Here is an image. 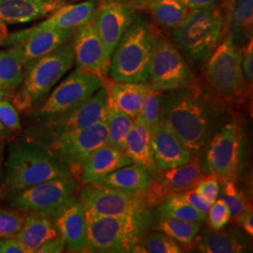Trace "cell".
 Returning a JSON list of instances; mask_svg holds the SVG:
<instances>
[{"instance_id": "6da1fadb", "label": "cell", "mask_w": 253, "mask_h": 253, "mask_svg": "<svg viewBox=\"0 0 253 253\" xmlns=\"http://www.w3.org/2000/svg\"><path fill=\"white\" fill-rule=\"evenodd\" d=\"M166 92L161 98V121L192 156L204 153L216 132V109L198 86Z\"/></svg>"}, {"instance_id": "7a4b0ae2", "label": "cell", "mask_w": 253, "mask_h": 253, "mask_svg": "<svg viewBox=\"0 0 253 253\" xmlns=\"http://www.w3.org/2000/svg\"><path fill=\"white\" fill-rule=\"evenodd\" d=\"M73 178L67 167L45 147L23 139L9 142L3 197L45 181Z\"/></svg>"}, {"instance_id": "3957f363", "label": "cell", "mask_w": 253, "mask_h": 253, "mask_svg": "<svg viewBox=\"0 0 253 253\" xmlns=\"http://www.w3.org/2000/svg\"><path fill=\"white\" fill-rule=\"evenodd\" d=\"M156 33L148 19L136 13L111 56L108 73L113 81L149 80Z\"/></svg>"}, {"instance_id": "277c9868", "label": "cell", "mask_w": 253, "mask_h": 253, "mask_svg": "<svg viewBox=\"0 0 253 253\" xmlns=\"http://www.w3.org/2000/svg\"><path fill=\"white\" fill-rule=\"evenodd\" d=\"M73 64L74 54L70 40L53 52L24 66L23 81L10 94L9 101L19 112H32Z\"/></svg>"}, {"instance_id": "5b68a950", "label": "cell", "mask_w": 253, "mask_h": 253, "mask_svg": "<svg viewBox=\"0 0 253 253\" xmlns=\"http://www.w3.org/2000/svg\"><path fill=\"white\" fill-rule=\"evenodd\" d=\"M223 35L222 9H190L180 26L172 28L171 42L190 65L199 67L207 62Z\"/></svg>"}, {"instance_id": "8992f818", "label": "cell", "mask_w": 253, "mask_h": 253, "mask_svg": "<svg viewBox=\"0 0 253 253\" xmlns=\"http://www.w3.org/2000/svg\"><path fill=\"white\" fill-rule=\"evenodd\" d=\"M87 235L83 253H132L149 228L152 214L139 217H107L86 214Z\"/></svg>"}, {"instance_id": "52a82bcc", "label": "cell", "mask_w": 253, "mask_h": 253, "mask_svg": "<svg viewBox=\"0 0 253 253\" xmlns=\"http://www.w3.org/2000/svg\"><path fill=\"white\" fill-rule=\"evenodd\" d=\"M244 156L243 132L237 120L232 118L212 136L201 166L218 181H235L242 170Z\"/></svg>"}, {"instance_id": "ba28073f", "label": "cell", "mask_w": 253, "mask_h": 253, "mask_svg": "<svg viewBox=\"0 0 253 253\" xmlns=\"http://www.w3.org/2000/svg\"><path fill=\"white\" fill-rule=\"evenodd\" d=\"M107 126L105 121H102L86 128L54 136L37 144L45 147L63 163L76 180L79 179L83 166L91 154L107 144Z\"/></svg>"}, {"instance_id": "9c48e42d", "label": "cell", "mask_w": 253, "mask_h": 253, "mask_svg": "<svg viewBox=\"0 0 253 253\" xmlns=\"http://www.w3.org/2000/svg\"><path fill=\"white\" fill-rule=\"evenodd\" d=\"M108 93L105 86L97 91L89 99L78 106L62 114L42 119V125L36 129L29 130L26 139L36 143L43 142L49 138L86 128L105 121Z\"/></svg>"}, {"instance_id": "30bf717a", "label": "cell", "mask_w": 253, "mask_h": 253, "mask_svg": "<svg viewBox=\"0 0 253 253\" xmlns=\"http://www.w3.org/2000/svg\"><path fill=\"white\" fill-rule=\"evenodd\" d=\"M149 79L151 87L163 92L197 86L189 62L171 41L158 32L155 36Z\"/></svg>"}, {"instance_id": "8fae6325", "label": "cell", "mask_w": 253, "mask_h": 253, "mask_svg": "<svg viewBox=\"0 0 253 253\" xmlns=\"http://www.w3.org/2000/svg\"><path fill=\"white\" fill-rule=\"evenodd\" d=\"M77 189L74 178H56L28 187L6 198L11 208L22 212H40L54 217L77 199Z\"/></svg>"}, {"instance_id": "7c38bea8", "label": "cell", "mask_w": 253, "mask_h": 253, "mask_svg": "<svg viewBox=\"0 0 253 253\" xmlns=\"http://www.w3.org/2000/svg\"><path fill=\"white\" fill-rule=\"evenodd\" d=\"M86 214L107 217H139L150 214L145 195L97 184H86L79 192Z\"/></svg>"}, {"instance_id": "4fadbf2b", "label": "cell", "mask_w": 253, "mask_h": 253, "mask_svg": "<svg viewBox=\"0 0 253 253\" xmlns=\"http://www.w3.org/2000/svg\"><path fill=\"white\" fill-rule=\"evenodd\" d=\"M209 84L218 93L236 96L243 92L247 82L242 69V47L227 34L206 62Z\"/></svg>"}, {"instance_id": "5bb4252c", "label": "cell", "mask_w": 253, "mask_h": 253, "mask_svg": "<svg viewBox=\"0 0 253 253\" xmlns=\"http://www.w3.org/2000/svg\"><path fill=\"white\" fill-rule=\"evenodd\" d=\"M105 80L94 73L76 69L61 82L44 102L32 111L36 118L59 115L78 106L104 86Z\"/></svg>"}, {"instance_id": "9a60e30c", "label": "cell", "mask_w": 253, "mask_h": 253, "mask_svg": "<svg viewBox=\"0 0 253 253\" xmlns=\"http://www.w3.org/2000/svg\"><path fill=\"white\" fill-rule=\"evenodd\" d=\"M204 175L201 155L192 156L188 163L179 167L161 170L154 176L145 193L147 206L157 207L173 194L194 189Z\"/></svg>"}, {"instance_id": "2e32d148", "label": "cell", "mask_w": 253, "mask_h": 253, "mask_svg": "<svg viewBox=\"0 0 253 253\" xmlns=\"http://www.w3.org/2000/svg\"><path fill=\"white\" fill-rule=\"evenodd\" d=\"M133 1H104L98 8L95 24L104 50L105 63L110 59L120 39L137 13Z\"/></svg>"}, {"instance_id": "e0dca14e", "label": "cell", "mask_w": 253, "mask_h": 253, "mask_svg": "<svg viewBox=\"0 0 253 253\" xmlns=\"http://www.w3.org/2000/svg\"><path fill=\"white\" fill-rule=\"evenodd\" d=\"M98 0H87L76 4H65L41 24L26 30L9 34L3 46L13 47L26 37L44 29H76L96 16Z\"/></svg>"}, {"instance_id": "ac0fdd59", "label": "cell", "mask_w": 253, "mask_h": 253, "mask_svg": "<svg viewBox=\"0 0 253 253\" xmlns=\"http://www.w3.org/2000/svg\"><path fill=\"white\" fill-rule=\"evenodd\" d=\"M71 42L77 69L97 74L104 79L108 73V67L105 63L103 45L96 28L95 17L74 30Z\"/></svg>"}, {"instance_id": "d6986e66", "label": "cell", "mask_w": 253, "mask_h": 253, "mask_svg": "<svg viewBox=\"0 0 253 253\" xmlns=\"http://www.w3.org/2000/svg\"><path fill=\"white\" fill-rule=\"evenodd\" d=\"M54 225L63 237L69 253H83L86 242L87 226L85 212L78 198L73 200L53 217Z\"/></svg>"}, {"instance_id": "ffe728a7", "label": "cell", "mask_w": 253, "mask_h": 253, "mask_svg": "<svg viewBox=\"0 0 253 253\" xmlns=\"http://www.w3.org/2000/svg\"><path fill=\"white\" fill-rule=\"evenodd\" d=\"M151 144L155 162L161 170L179 167L192 157L186 145L161 120L151 133Z\"/></svg>"}, {"instance_id": "44dd1931", "label": "cell", "mask_w": 253, "mask_h": 253, "mask_svg": "<svg viewBox=\"0 0 253 253\" xmlns=\"http://www.w3.org/2000/svg\"><path fill=\"white\" fill-rule=\"evenodd\" d=\"M66 4L62 0H0V20L18 25L44 18Z\"/></svg>"}, {"instance_id": "7402d4cb", "label": "cell", "mask_w": 253, "mask_h": 253, "mask_svg": "<svg viewBox=\"0 0 253 253\" xmlns=\"http://www.w3.org/2000/svg\"><path fill=\"white\" fill-rule=\"evenodd\" d=\"M131 163L123 149L105 144L91 154L83 166L79 181L84 185L94 184L110 172Z\"/></svg>"}, {"instance_id": "603a6c76", "label": "cell", "mask_w": 253, "mask_h": 253, "mask_svg": "<svg viewBox=\"0 0 253 253\" xmlns=\"http://www.w3.org/2000/svg\"><path fill=\"white\" fill-rule=\"evenodd\" d=\"M75 29H44L23 39L13 46L21 61L26 64L56 50L69 42Z\"/></svg>"}, {"instance_id": "cb8c5ba5", "label": "cell", "mask_w": 253, "mask_h": 253, "mask_svg": "<svg viewBox=\"0 0 253 253\" xmlns=\"http://www.w3.org/2000/svg\"><path fill=\"white\" fill-rule=\"evenodd\" d=\"M59 235L53 217L40 212H24V222L15 236L27 253H36L48 240Z\"/></svg>"}, {"instance_id": "d4e9b609", "label": "cell", "mask_w": 253, "mask_h": 253, "mask_svg": "<svg viewBox=\"0 0 253 253\" xmlns=\"http://www.w3.org/2000/svg\"><path fill=\"white\" fill-rule=\"evenodd\" d=\"M124 151L132 163L145 167L153 176L161 171L154 159L151 133L138 117L134 119L133 125L126 135Z\"/></svg>"}, {"instance_id": "484cf974", "label": "cell", "mask_w": 253, "mask_h": 253, "mask_svg": "<svg viewBox=\"0 0 253 253\" xmlns=\"http://www.w3.org/2000/svg\"><path fill=\"white\" fill-rule=\"evenodd\" d=\"M193 244L200 253H240L250 251L249 238L234 227L196 237Z\"/></svg>"}, {"instance_id": "4316f807", "label": "cell", "mask_w": 253, "mask_h": 253, "mask_svg": "<svg viewBox=\"0 0 253 253\" xmlns=\"http://www.w3.org/2000/svg\"><path fill=\"white\" fill-rule=\"evenodd\" d=\"M153 177V174L145 167L131 163L110 172L94 184L145 195Z\"/></svg>"}, {"instance_id": "83f0119b", "label": "cell", "mask_w": 253, "mask_h": 253, "mask_svg": "<svg viewBox=\"0 0 253 253\" xmlns=\"http://www.w3.org/2000/svg\"><path fill=\"white\" fill-rule=\"evenodd\" d=\"M253 0H233L224 14V36L229 34L241 47L253 39Z\"/></svg>"}, {"instance_id": "f1b7e54d", "label": "cell", "mask_w": 253, "mask_h": 253, "mask_svg": "<svg viewBox=\"0 0 253 253\" xmlns=\"http://www.w3.org/2000/svg\"><path fill=\"white\" fill-rule=\"evenodd\" d=\"M151 87L145 83H126L113 82L105 87L108 96L127 116L135 119L141 108L145 94Z\"/></svg>"}, {"instance_id": "f546056e", "label": "cell", "mask_w": 253, "mask_h": 253, "mask_svg": "<svg viewBox=\"0 0 253 253\" xmlns=\"http://www.w3.org/2000/svg\"><path fill=\"white\" fill-rule=\"evenodd\" d=\"M133 2L138 8L145 7L159 25L169 29L180 26L190 10L179 0H142Z\"/></svg>"}, {"instance_id": "4dcf8cb0", "label": "cell", "mask_w": 253, "mask_h": 253, "mask_svg": "<svg viewBox=\"0 0 253 253\" xmlns=\"http://www.w3.org/2000/svg\"><path fill=\"white\" fill-rule=\"evenodd\" d=\"M133 122L134 119L119 108L108 96L105 118L108 131L107 144L124 150L126 137Z\"/></svg>"}, {"instance_id": "1f68e13d", "label": "cell", "mask_w": 253, "mask_h": 253, "mask_svg": "<svg viewBox=\"0 0 253 253\" xmlns=\"http://www.w3.org/2000/svg\"><path fill=\"white\" fill-rule=\"evenodd\" d=\"M24 77V64L13 47L0 51V87L11 94Z\"/></svg>"}, {"instance_id": "d6a6232c", "label": "cell", "mask_w": 253, "mask_h": 253, "mask_svg": "<svg viewBox=\"0 0 253 253\" xmlns=\"http://www.w3.org/2000/svg\"><path fill=\"white\" fill-rule=\"evenodd\" d=\"M158 219L159 221L154 228L184 246H191L194 243L202 226V222L198 221H186L170 217H158Z\"/></svg>"}, {"instance_id": "836d02e7", "label": "cell", "mask_w": 253, "mask_h": 253, "mask_svg": "<svg viewBox=\"0 0 253 253\" xmlns=\"http://www.w3.org/2000/svg\"><path fill=\"white\" fill-rule=\"evenodd\" d=\"M156 214L158 217H170L186 221L204 222L207 215L192 208L178 194H173L157 206Z\"/></svg>"}, {"instance_id": "e575fe53", "label": "cell", "mask_w": 253, "mask_h": 253, "mask_svg": "<svg viewBox=\"0 0 253 253\" xmlns=\"http://www.w3.org/2000/svg\"><path fill=\"white\" fill-rule=\"evenodd\" d=\"M132 253H179L180 246L170 236L163 232H152L143 235Z\"/></svg>"}, {"instance_id": "d590c367", "label": "cell", "mask_w": 253, "mask_h": 253, "mask_svg": "<svg viewBox=\"0 0 253 253\" xmlns=\"http://www.w3.org/2000/svg\"><path fill=\"white\" fill-rule=\"evenodd\" d=\"M163 91L150 87L145 94L139 111L138 118L145 123L150 133H152L160 124L161 120V98Z\"/></svg>"}, {"instance_id": "8d00e7d4", "label": "cell", "mask_w": 253, "mask_h": 253, "mask_svg": "<svg viewBox=\"0 0 253 253\" xmlns=\"http://www.w3.org/2000/svg\"><path fill=\"white\" fill-rule=\"evenodd\" d=\"M222 183L223 189L220 199L224 202L227 208H229L231 217L235 218L237 221L240 216L244 213L245 210L251 206L249 205L244 194L236 188L235 181H226Z\"/></svg>"}, {"instance_id": "74e56055", "label": "cell", "mask_w": 253, "mask_h": 253, "mask_svg": "<svg viewBox=\"0 0 253 253\" xmlns=\"http://www.w3.org/2000/svg\"><path fill=\"white\" fill-rule=\"evenodd\" d=\"M23 222L24 212L13 208H0V238L15 237Z\"/></svg>"}, {"instance_id": "f35d334b", "label": "cell", "mask_w": 253, "mask_h": 253, "mask_svg": "<svg viewBox=\"0 0 253 253\" xmlns=\"http://www.w3.org/2000/svg\"><path fill=\"white\" fill-rule=\"evenodd\" d=\"M208 220L210 227L214 231L223 229L230 220L231 213L229 208L221 199L215 201L208 211Z\"/></svg>"}, {"instance_id": "ab89813d", "label": "cell", "mask_w": 253, "mask_h": 253, "mask_svg": "<svg viewBox=\"0 0 253 253\" xmlns=\"http://www.w3.org/2000/svg\"><path fill=\"white\" fill-rule=\"evenodd\" d=\"M0 121L13 132L21 131L23 128L19 111L9 100H0Z\"/></svg>"}, {"instance_id": "60d3db41", "label": "cell", "mask_w": 253, "mask_h": 253, "mask_svg": "<svg viewBox=\"0 0 253 253\" xmlns=\"http://www.w3.org/2000/svg\"><path fill=\"white\" fill-rule=\"evenodd\" d=\"M194 189L197 190V192L204 199L207 200L211 205L217 201L219 195L218 179L213 174H205Z\"/></svg>"}, {"instance_id": "b9f144b4", "label": "cell", "mask_w": 253, "mask_h": 253, "mask_svg": "<svg viewBox=\"0 0 253 253\" xmlns=\"http://www.w3.org/2000/svg\"><path fill=\"white\" fill-rule=\"evenodd\" d=\"M177 194L192 208H195L201 213L208 215L211 204H209L207 200L204 199L195 189H191V190L177 193Z\"/></svg>"}, {"instance_id": "7bdbcfd3", "label": "cell", "mask_w": 253, "mask_h": 253, "mask_svg": "<svg viewBox=\"0 0 253 253\" xmlns=\"http://www.w3.org/2000/svg\"><path fill=\"white\" fill-rule=\"evenodd\" d=\"M242 69L247 84L253 80V39H251L242 48Z\"/></svg>"}, {"instance_id": "ee69618b", "label": "cell", "mask_w": 253, "mask_h": 253, "mask_svg": "<svg viewBox=\"0 0 253 253\" xmlns=\"http://www.w3.org/2000/svg\"><path fill=\"white\" fill-rule=\"evenodd\" d=\"M65 250V240L61 235H58L40 247L36 253H63Z\"/></svg>"}, {"instance_id": "f6af8a7d", "label": "cell", "mask_w": 253, "mask_h": 253, "mask_svg": "<svg viewBox=\"0 0 253 253\" xmlns=\"http://www.w3.org/2000/svg\"><path fill=\"white\" fill-rule=\"evenodd\" d=\"M0 253H27L15 237L0 238Z\"/></svg>"}, {"instance_id": "bcb514c9", "label": "cell", "mask_w": 253, "mask_h": 253, "mask_svg": "<svg viewBox=\"0 0 253 253\" xmlns=\"http://www.w3.org/2000/svg\"><path fill=\"white\" fill-rule=\"evenodd\" d=\"M190 9H212L218 7L220 0H179Z\"/></svg>"}, {"instance_id": "7dc6e473", "label": "cell", "mask_w": 253, "mask_h": 253, "mask_svg": "<svg viewBox=\"0 0 253 253\" xmlns=\"http://www.w3.org/2000/svg\"><path fill=\"white\" fill-rule=\"evenodd\" d=\"M237 222L244 228L245 232L251 236L253 235V213L252 207L247 208L238 218Z\"/></svg>"}, {"instance_id": "c3c4849f", "label": "cell", "mask_w": 253, "mask_h": 253, "mask_svg": "<svg viewBox=\"0 0 253 253\" xmlns=\"http://www.w3.org/2000/svg\"><path fill=\"white\" fill-rule=\"evenodd\" d=\"M5 183V143L0 142V197H3Z\"/></svg>"}, {"instance_id": "681fc988", "label": "cell", "mask_w": 253, "mask_h": 253, "mask_svg": "<svg viewBox=\"0 0 253 253\" xmlns=\"http://www.w3.org/2000/svg\"><path fill=\"white\" fill-rule=\"evenodd\" d=\"M15 134V132L9 130V128L2 124L0 121V142L5 143L6 141H9L12 136Z\"/></svg>"}, {"instance_id": "f907efd6", "label": "cell", "mask_w": 253, "mask_h": 253, "mask_svg": "<svg viewBox=\"0 0 253 253\" xmlns=\"http://www.w3.org/2000/svg\"><path fill=\"white\" fill-rule=\"evenodd\" d=\"M9 34L7 25L3 21L0 20V46H3L4 42Z\"/></svg>"}, {"instance_id": "816d5d0a", "label": "cell", "mask_w": 253, "mask_h": 253, "mask_svg": "<svg viewBox=\"0 0 253 253\" xmlns=\"http://www.w3.org/2000/svg\"><path fill=\"white\" fill-rule=\"evenodd\" d=\"M9 96H10V94L9 92H7V91L4 90L3 88L0 87V100H9Z\"/></svg>"}, {"instance_id": "f5cc1de1", "label": "cell", "mask_w": 253, "mask_h": 253, "mask_svg": "<svg viewBox=\"0 0 253 253\" xmlns=\"http://www.w3.org/2000/svg\"><path fill=\"white\" fill-rule=\"evenodd\" d=\"M233 3V0H224V4H225V12L229 9V8L231 7Z\"/></svg>"}, {"instance_id": "db71d44e", "label": "cell", "mask_w": 253, "mask_h": 253, "mask_svg": "<svg viewBox=\"0 0 253 253\" xmlns=\"http://www.w3.org/2000/svg\"><path fill=\"white\" fill-rule=\"evenodd\" d=\"M104 1H142V0H102V2Z\"/></svg>"}, {"instance_id": "11a10c76", "label": "cell", "mask_w": 253, "mask_h": 253, "mask_svg": "<svg viewBox=\"0 0 253 253\" xmlns=\"http://www.w3.org/2000/svg\"><path fill=\"white\" fill-rule=\"evenodd\" d=\"M62 1H64V2H66V1H68V0H62Z\"/></svg>"}]
</instances>
